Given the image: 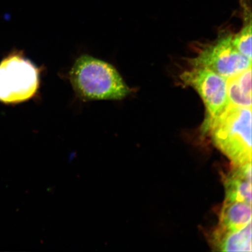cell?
<instances>
[{
  "instance_id": "1",
  "label": "cell",
  "mask_w": 252,
  "mask_h": 252,
  "mask_svg": "<svg viewBox=\"0 0 252 252\" xmlns=\"http://www.w3.org/2000/svg\"><path fill=\"white\" fill-rule=\"evenodd\" d=\"M70 79L75 92L86 100H121L130 93L112 65L90 56L75 61Z\"/></svg>"
},
{
  "instance_id": "2",
  "label": "cell",
  "mask_w": 252,
  "mask_h": 252,
  "mask_svg": "<svg viewBox=\"0 0 252 252\" xmlns=\"http://www.w3.org/2000/svg\"><path fill=\"white\" fill-rule=\"evenodd\" d=\"M207 131L215 146L233 165L251 162L252 108L229 105L210 123L204 132Z\"/></svg>"
},
{
  "instance_id": "3",
  "label": "cell",
  "mask_w": 252,
  "mask_h": 252,
  "mask_svg": "<svg viewBox=\"0 0 252 252\" xmlns=\"http://www.w3.org/2000/svg\"><path fill=\"white\" fill-rule=\"evenodd\" d=\"M39 86L38 69L23 53L12 52L0 62V102L27 101L36 94Z\"/></svg>"
},
{
  "instance_id": "4",
  "label": "cell",
  "mask_w": 252,
  "mask_h": 252,
  "mask_svg": "<svg viewBox=\"0 0 252 252\" xmlns=\"http://www.w3.org/2000/svg\"><path fill=\"white\" fill-rule=\"evenodd\" d=\"M181 78L187 86L193 88L203 100L206 109L203 126L205 131L229 105L226 79L210 69L197 66L185 71Z\"/></svg>"
},
{
  "instance_id": "5",
  "label": "cell",
  "mask_w": 252,
  "mask_h": 252,
  "mask_svg": "<svg viewBox=\"0 0 252 252\" xmlns=\"http://www.w3.org/2000/svg\"><path fill=\"white\" fill-rule=\"evenodd\" d=\"M232 36L220 37L201 50L191 62L193 66L210 69L225 79L252 67V61L241 54L232 42Z\"/></svg>"
},
{
  "instance_id": "6",
  "label": "cell",
  "mask_w": 252,
  "mask_h": 252,
  "mask_svg": "<svg viewBox=\"0 0 252 252\" xmlns=\"http://www.w3.org/2000/svg\"><path fill=\"white\" fill-rule=\"evenodd\" d=\"M233 168L224 179L225 200L252 204L251 162Z\"/></svg>"
},
{
  "instance_id": "7",
  "label": "cell",
  "mask_w": 252,
  "mask_h": 252,
  "mask_svg": "<svg viewBox=\"0 0 252 252\" xmlns=\"http://www.w3.org/2000/svg\"><path fill=\"white\" fill-rule=\"evenodd\" d=\"M251 222V204L225 200L220 214V222L216 229L222 232L235 231Z\"/></svg>"
},
{
  "instance_id": "8",
  "label": "cell",
  "mask_w": 252,
  "mask_h": 252,
  "mask_svg": "<svg viewBox=\"0 0 252 252\" xmlns=\"http://www.w3.org/2000/svg\"><path fill=\"white\" fill-rule=\"evenodd\" d=\"M211 243L223 252L252 251V222L235 231L221 232L214 229Z\"/></svg>"
},
{
  "instance_id": "9",
  "label": "cell",
  "mask_w": 252,
  "mask_h": 252,
  "mask_svg": "<svg viewBox=\"0 0 252 252\" xmlns=\"http://www.w3.org/2000/svg\"><path fill=\"white\" fill-rule=\"evenodd\" d=\"M226 80L229 105L252 108V67Z\"/></svg>"
},
{
  "instance_id": "10",
  "label": "cell",
  "mask_w": 252,
  "mask_h": 252,
  "mask_svg": "<svg viewBox=\"0 0 252 252\" xmlns=\"http://www.w3.org/2000/svg\"><path fill=\"white\" fill-rule=\"evenodd\" d=\"M245 24L242 30L232 36V42L235 48L246 58L252 61L251 20Z\"/></svg>"
}]
</instances>
